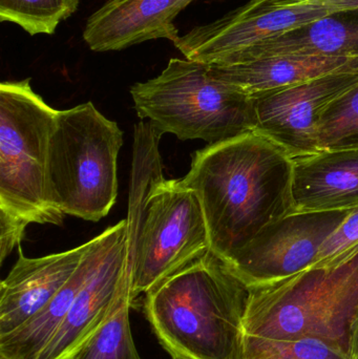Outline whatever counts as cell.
Masks as SVG:
<instances>
[{"label": "cell", "instance_id": "obj_11", "mask_svg": "<svg viewBox=\"0 0 358 359\" xmlns=\"http://www.w3.org/2000/svg\"><path fill=\"white\" fill-rule=\"evenodd\" d=\"M109 228L106 247L88 274L64 320L38 359H67L83 345L130 293L128 221Z\"/></svg>", "mask_w": 358, "mask_h": 359}, {"label": "cell", "instance_id": "obj_2", "mask_svg": "<svg viewBox=\"0 0 358 359\" xmlns=\"http://www.w3.org/2000/svg\"><path fill=\"white\" fill-rule=\"evenodd\" d=\"M161 137L149 122H140L135 132L126 217L134 302L210 250L197 194L182 179L167 180L162 174Z\"/></svg>", "mask_w": 358, "mask_h": 359}, {"label": "cell", "instance_id": "obj_14", "mask_svg": "<svg viewBox=\"0 0 358 359\" xmlns=\"http://www.w3.org/2000/svg\"><path fill=\"white\" fill-rule=\"evenodd\" d=\"M294 212L358 207V149H328L294 159Z\"/></svg>", "mask_w": 358, "mask_h": 359}, {"label": "cell", "instance_id": "obj_17", "mask_svg": "<svg viewBox=\"0 0 358 359\" xmlns=\"http://www.w3.org/2000/svg\"><path fill=\"white\" fill-rule=\"evenodd\" d=\"M109 238V228L92 238V244L67 284L33 316L11 334L0 337V355L8 359H38L69 312L82 285L95 267Z\"/></svg>", "mask_w": 358, "mask_h": 359}, {"label": "cell", "instance_id": "obj_1", "mask_svg": "<svg viewBox=\"0 0 358 359\" xmlns=\"http://www.w3.org/2000/svg\"><path fill=\"white\" fill-rule=\"evenodd\" d=\"M294 159L256 132L195 151L182 179L199 198L210 250L230 266L267 226L294 211Z\"/></svg>", "mask_w": 358, "mask_h": 359}, {"label": "cell", "instance_id": "obj_15", "mask_svg": "<svg viewBox=\"0 0 358 359\" xmlns=\"http://www.w3.org/2000/svg\"><path fill=\"white\" fill-rule=\"evenodd\" d=\"M212 75L250 97L324 76L358 73V57L286 55L229 65H209Z\"/></svg>", "mask_w": 358, "mask_h": 359}, {"label": "cell", "instance_id": "obj_8", "mask_svg": "<svg viewBox=\"0 0 358 359\" xmlns=\"http://www.w3.org/2000/svg\"><path fill=\"white\" fill-rule=\"evenodd\" d=\"M350 210L292 212L267 226L230 267L249 288L270 284L312 267L328 236Z\"/></svg>", "mask_w": 358, "mask_h": 359}, {"label": "cell", "instance_id": "obj_10", "mask_svg": "<svg viewBox=\"0 0 358 359\" xmlns=\"http://www.w3.org/2000/svg\"><path fill=\"white\" fill-rule=\"evenodd\" d=\"M357 83L358 73L331 74L252 97L258 118L256 132L292 159L317 153L324 113Z\"/></svg>", "mask_w": 358, "mask_h": 359}, {"label": "cell", "instance_id": "obj_16", "mask_svg": "<svg viewBox=\"0 0 358 359\" xmlns=\"http://www.w3.org/2000/svg\"><path fill=\"white\" fill-rule=\"evenodd\" d=\"M286 55L358 57V11L334 13L309 25L263 40L219 65H237Z\"/></svg>", "mask_w": 358, "mask_h": 359}, {"label": "cell", "instance_id": "obj_12", "mask_svg": "<svg viewBox=\"0 0 358 359\" xmlns=\"http://www.w3.org/2000/svg\"><path fill=\"white\" fill-rule=\"evenodd\" d=\"M92 241L64 252L29 259L18 246V259L0 284V337L20 328L67 284Z\"/></svg>", "mask_w": 358, "mask_h": 359}, {"label": "cell", "instance_id": "obj_25", "mask_svg": "<svg viewBox=\"0 0 358 359\" xmlns=\"http://www.w3.org/2000/svg\"><path fill=\"white\" fill-rule=\"evenodd\" d=\"M0 359H8V358H6V356L0 355Z\"/></svg>", "mask_w": 358, "mask_h": 359}, {"label": "cell", "instance_id": "obj_3", "mask_svg": "<svg viewBox=\"0 0 358 359\" xmlns=\"http://www.w3.org/2000/svg\"><path fill=\"white\" fill-rule=\"evenodd\" d=\"M250 288L212 250L145 294L144 311L174 359H240Z\"/></svg>", "mask_w": 358, "mask_h": 359}, {"label": "cell", "instance_id": "obj_20", "mask_svg": "<svg viewBox=\"0 0 358 359\" xmlns=\"http://www.w3.org/2000/svg\"><path fill=\"white\" fill-rule=\"evenodd\" d=\"M80 0H0V21L19 25L29 35H52L77 11Z\"/></svg>", "mask_w": 358, "mask_h": 359}, {"label": "cell", "instance_id": "obj_13", "mask_svg": "<svg viewBox=\"0 0 358 359\" xmlns=\"http://www.w3.org/2000/svg\"><path fill=\"white\" fill-rule=\"evenodd\" d=\"M193 0H107L86 21L83 39L94 52L121 50L153 39L174 42V19Z\"/></svg>", "mask_w": 358, "mask_h": 359}, {"label": "cell", "instance_id": "obj_22", "mask_svg": "<svg viewBox=\"0 0 358 359\" xmlns=\"http://www.w3.org/2000/svg\"><path fill=\"white\" fill-rule=\"evenodd\" d=\"M358 246V207L351 209L348 217L322 245L312 267H325L340 262Z\"/></svg>", "mask_w": 358, "mask_h": 359}, {"label": "cell", "instance_id": "obj_5", "mask_svg": "<svg viewBox=\"0 0 358 359\" xmlns=\"http://www.w3.org/2000/svg\"><path fill=\"white\" fill-rule=\"evenodd\" d=\"M358 309V246L340 262L250 288L244 337H319L346 348Z\"/></svg>", "mask_w": 358, "mask_h": 359}, {"label": "cell", "instance_id": "obj_21", "mask_svg": "<svg viewBox=\"0 0 358 359\" xmlns=\"http://www.w3.org/2000/svg\"><path fill=\"white\" fill-rule=\"evenodd\" d=\"M358 149V83L333 101L319 128V151Z\"/></svg>", "mask_w": 358, "mask_h": 359}, {"label": "cell", "instance_id": "obj_19", "mask_svg": "<svg viewBox=\"0 0 358 359\" xmlns=\"http://www.w3.org/2000/svg\"><path fill=\"white\" fill-rule=\"evenodd\" d=\"M240 359H351L348 350L319 337L267 339L243 337Z\"/></svg>", "mask_w": 358, "mask_h": 359}, {"label": "cell", "instance_id": "obj_18", "mask_svg": "<svg viewBox=\"0 0 358 359\" xmlns=\"http://www.w3.org/2000/svg\"><path fill=\"white\" fill-rule=\"evenodd\" d=\"M134 304L130 293L113 316L67 359H141L130 329V309Z\"/></svg>", "mask_w": 358, "mask_h": 359}, {"label": "cell", "instance_id": "obj_6", "mask_svg": "<svg viewBox=\"0 0 358 359\" xmlns=\"http://www.w3.org/2000/svg\"><path fill=\"white\" fill-rule=\"evenodd\" d=\"M138 117L180 140L224 142L258 128L256 103L206 63L172 58L159 76L130 88Z\"/></svg>", "mask_w": 358, "mask_h": 359}, {"label": "cell", "instance_id": "obj_7", "mask_svg": "<svg viewBox=\"0 0 358 359\" xmlns=\"http://www.w3.org/2000/svg\"><path fill=\"white\" fill-rule=\"evenodd\" d=\"M123 133L92 102L58 111L48 151V178L65 215L98 222L118 196Z\"/></svg>", "mask_w": 358, "mask_h": 359}, {"label": "cell", "instance_id": "obj_4", "mask_svg": "<svg viewBox=\"0 0 358 359\" xmlns=\"http://www.w3.org/2000/svg\"><path fill=\"white\" fill-rule=\"evenodd\" d=\"M58 111L31 79L0 84V264L29 224H62L48 178V151Z\"/></svg>", "mask_w": 358, "mask_h": 359}, {"label": "cell", "instance_id": "obj_23", "mask_svg": "<svg viewBox=\"0 0 358 359\" xmlns=\"http://www.w3.org/2000/svg\"><path fill=\"white\" fill-rule=\"evenodd\" d=\"M254 6H284L292 4H319L336 13L358 11V0H249Z\"/></svg>", "mask_w": 358, "mask_h": 359}, {"label": "cell", "instance_id": "obj_9", "mask_svg": "<svg viewBox=\"0 0 358 359\" xmlns=\"http://www.w3.org/2000/svg\"><path fill=\"white\" fill-rule=\"evenodd\" d=\"M334 13L319 4L259 6L247 1L212 22L197 25L174 44L189 60L219 65L263 40Z\"/></svg>", "mask_w": 358, "mask_h": 359}, {"label": "cell", "instance_id": "obj_24", "mask_svg": "<svg viewBox=\"0 0 358 359\" xmlns=\"http://www.w3.org/2000/svg\"><path fill=\"white\" fill-rule=\"evenodd\" d=\"M349 355L351 359H358V309L351 328Z\"/></svg>", "mask_w": 358, "mask_h": 359}]
</instances>
